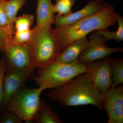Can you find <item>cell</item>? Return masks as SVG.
Segmentation results:
<instances>
[{
	"label": "cell",
	"instance_id": "cell-24",
	"mask_svg": "<svg viewBox=\"0 0 123 123\" xmlns=\"http://www.w3.org/2000/svg\"><path fill=\"white\" fill-rule=\"evenodd\" d=\"M4 1H0V26H4L10 24L5 9Z\"/></svg>",
	"mask_w": 123,
	"mask_h": 123
},
{
	"label": "cell",
	"instance_id": "cell-3",
	"mask_svg": "<svg viewBox=\"0 0 123 123\" xmlns=\"http://www.w3.org/2000/svg\"><path fill=\"white\" fill-rule=\"evenodd\" d=\"M30 42L35 68L43 69L56 60L61 52L59 40L51 26L33 28Z\"/></svg>",
	"mask_w": 123,
	"mask_h": 123
},
{
	"label": "cell",
	"instance_id": "cell-25",
	"mask_svg": "<svg viewBox=\"0 0 123 123\" xmlns=\"http://www.w3.org/2000/svg\"><path fill=\"white\" fill-rule=\"evenodd\" d=\"M6 0H0V1H4Z\"/></svg>",
	"mask_w": 123,
	"mask_h": 123
},
{
	"label": "cell",
	"instance_id": "cell-14",
	"mask_svg": "<svg viewBox=\"0 0 123 123\" xmlns=\"http://www.w3.org/2000/svg\"><path fill=\"white\" fill-rule=\"evenodd\" d=\"M36 123H62V120L45 101H41L39 110L33 120Z\"/></svg>",
	"mask_w": 123,
	"mask_h": 123
},
{
	"label": "cell",
	"instance_id": "cell-18",
	"mask_svg": "<svg viewBox=\"0 0 123 123\" xmlns=\"http://www.w3.org/2000/svg\"><path fill=\"white\" fill-rule=\"evenodd\" d=\"M14 24L0 26V52L4 54L5 49L12 41L15 32Z\"/></svg>",
	"mask_w": 123,
	"mask_h": 123
},
{
	"label": "cell",
	"instance_id": "cell-17",
	"mask_svg": "<svg viewBox=\"0 0 123 123\" xmlns=\"http://www.w3.org/2000/svg\"><path fill=\"white\" fill-rule=\"evenodd\" d=\"M27 0H7L4 2V5L10 24L13 23L20 9L24 5Z\"/></svg>",
	"mask_w": 123,
	"mask_h": 123
},
{
	"label": "cell",
	"instance_id": "cell-19",
	"mask_svg": "<svg viewBox=\"0 0 123 123\" xmlns=\"http://www.w3.org/2000/svg\"><path fill=\"white\" fill-rule=\"evenodd\" d=\"M34 21V17L29 14H24L17 17L14 21L15 31H22L31 29Z\"/></svg>",
	"mask_w": 123,
	"mask_h": 123
},
{
	"label": "cell",
	"instance_id": "cell-2",
	"mask_svg": "<svg viewBox=\"0 0 123 123\" xmlns=\"http://www.w3.org/2000/svg\"><path fill=\"white\" fill-rule=\"evenodd\" d=\"M48 96L64 106L93 105L102 110L104 95L94 88L86 73L50 91Z\"/></svg>",
	"mask_w": 123,
	"mask_h": 123
},
{
	"label": "cell",
	"instance_id": "cell-16",
	"mask_svg": "<svg viewBox=\"0 0 123 123\" xmlns=\"http://www.w3.org/2000/svg\"><path fill=\"white\" fill-rule=\"evenodd\" d=\"M118 24L117 30L115 31H110L107 30L95 31L98 34L103 37L107 40H114L118 43L123 40V18L120 14H118L116 19Z\"/></svg>",
	"mask_w": 123,
	"mask_h": 123
},
{
	"label": "cell",
	"instance_id": "cell-5",
	"mask_svg": "<svg viewBox=\"0 0 123 123\" xmlns=\"http://www.w3.org/2000/svg\"><path fill=\"white\" fill-rule=\"evenodd\" d=\"M41 88L23 86L13 95L9 101L6 111L13 113L23 121L33 122L41 104Z\"/></svg>",
	"mask_w": 123,
	"mask_h": 123
},
{
	"label": "cell",
	"instance_id": "cell-23",
	"mask_svg": "<svg viewBox=\"0 0 123 123\" xmlns=\"http://www.w3.org/2000/svg\"><path fill=\"white\" fill-rule=\"evenodd\" d=\"M23 122L15 114L7 111L4 115L0 118V123H21Z\"/></svg>",
	"mask_w": 123,
	"mask_h": 123
},
{
	"label": "cell",
	"instance_id": "cell-13",
	"mask_svg": "<svg viewBox=\"0 0 123 123\" xmlns=\"http://www.w3.org/2000/svg\"><path fill=\"white\" fill-rule=\"evenodd\" d=\"M36 26H51L55 23L54 5L52 0H37Z\"/></svg>",
	"mask_w": 123,
	"mask_h": 123
},
{
	"label": "cell",
	"instance_id": "cell-15",
	"mask_svg": "<svg viewBox=\"0 0 123 123\" xmlns=\"http://www.w3.org/2000/svg\"><path fill=\"white\" fill-rule=\"evenodd\" d=\"M110 64L112 72V84L111 88L117 87L123 84V60L111 59Z\"/></svg>",
	"mask_w": 123,
	"mask_h": 123
},
{
	"label": "cell",
	"instance_id": "cell-6",
	"mask_svg": "<svg viewBox=\"0 0 123 123\" xmlns=\"http://www.w3.org/2000/svg\"><path fill=\"white\" fill-rule=\"evenodd\" d=\"M87 65L86 73L92 85L102 94H105L112 84V72L110 57Z\"/></svg>",
	"mask_w": 123,
	"mask_h": 123
},
{
	"label": "cell",
	"instance_id": "cell-7",
	"mask_svg": "<svg viewBox=\"0 0 123 123\" xmlns=\"http://www.w3.org/2000/svg\"><path fill=\"white\" fill-rule=\"evenodd\" d=\"M87 48L79 56L78 61L88 64L97 61L104 59L115 52H123L121 47L111 48L106 45V40L95 31L89 36Z\"/></svg>",
	"mask_w": 123,
	"mask_h": 123
},
{
	"label": "cell",
	"instance_id": "cell-12",
	"mask_svg": "<svg viewBox=\"0 0 123 123\" xmlns=\"http://www.w3.org/2000/svg\"><path fill=\"white\" fill-rule=\"evenodd\" d=\"M88 41L86 37L73 41L61 52L55 61L64 63H72L78 61L81 53L87 48Z\"/></svg>",
	"mask_w": 123,
	"mask_h": 123
},
{
	"label": "cell",
	"instance_id": "cell-22",
	"mask_svg": "<svg viewBox=\"0 0 123 123\" xmlns=\"http://www.w3.org/2000/svg\"><path fill=\"white\" fill-rule=\"evenodd\" d=\"M7 68V60L5 55H3L0 58V108L4 97V79Z\"/></svg>",
	"mask_w": 123,
	"mask_h": 123
},
{
	"label": "cell",
	"instance_id": "cell-20",
	"mask_svg": "<svg viewBox=\"0 0 123 123\" xmlns=\"http://www.w3.org/2000/svg\"><path fill=\"white\" fill-rule=\"evenodd\" d=\"M75 0H56L54 5V12L57 15H66L73 12L72 8L75 3Z\"/></svg>",
	"mask_w": 123,
	"mask_h": 123
},
{
	"label": "cell",
	"instance_id": "cell-1",
	"mask_svg": "<svg viewBox=\"0 0 123 123\" xmlns=\"http://www.w3.org/2000/svg\"><path fill=\"white\" fill-rule=\"evenodd\" d=\"M118 13L112 6H108L93 15L70 25L56 26L54 30L59 40L61 51L70 43L86 37L93 31L108 30L117 23Z\"/></svg>",
	"mask_w": 123,
	"mask_h": 123
},
{
	"label": "cell",
	"instance_id": "cell-4",
	"mask_svg": "<svg viewBox=\"0 0 123 123\" xmlns=\"http://www.w3.org/2000/svg\"><path fill=\"white\" fill-rule=\"evenodd\" d=\"M87 69V64L78 61L72 63L55 61L45 68L38 70L37 76L34 77V80L43 91L59 88L86 73Z\"/></svg>",
	"mask_w": 123,
	"mask_h": 123
},
{
	"label": "cell",
	"instance_id": "cell-9",
	"mask_svg": "<svg viewBox=\"0 0 123 123\" xmlns=\"http://www.w3.org/2000/svg\"><path fill=\"white\" fill-rule=\"evenodd\" d=\"M34 69H7L4 79V97L1 105L2 112L6 111L9 101L13 95L24 86L26 81L33 76Z\"/></svg>",
	"mask_w": 123,
	"mask_h": 123
},
{
	"label": "cell",
	"instance_id": "cell-11",
	"mask_svg": "<svg viewBox=\"0 0 123 123\" xmlns=\"http://www.w3.org/2000/svg\"><path fill=\"white\" fill-rule=\"evenodd\" d=\"M109 4L104 0H90L83 8L66 15L55 16V24L56 26L70 25L82 19L93 15Z\"/></svg>",
	"mask_w": 123,
	"mask_h": 123
},
{
	"label": "cell",
	"instance_id": "cell-10",
	"mask_svg": "<svg viewBox=\"0 0 123 123\" xmlns=\"http://www.w3.org/2000/svg\"><path fill=\"white\" fill-rule=\"evenodd\" d=\"M102 105L108 115V123H123V85L110 88L104 95Z\"/></svg>",
	"mask_w": 123,
	"mask_h": 123
},
{
	"label": "cell",
	"instance_id": "cell-21",
	"mask_svg": "<svg viewBox=\"0 0 123 123\" xmlns=\"http://www.w3.org/2000/svg\"><path fill=\"white\" fill-rule=\"evenodd\" d=\"M34 29L22 31H15L11 43L17 44H23L30 43L34 33Z\"/></svg>",
	"mask_w": 123,
	"mask_h": 123
},
{
	"label": "cell",
	"instance_id": "cell-8",
	"mask_svg": "<svg viewBox=\"0 0 123 123\" xmlns=\"http://www.w3.org/2000/svg\"><path fill=\"white\" fill-rule=\"evenodd\" d=\"M3 55L7 60V69L35 68L30 42L26 44H17L11 42L6 48Z\"/></svg>",
	"mask_w": 123,
	"mask_h": 123
}]
</instances>
